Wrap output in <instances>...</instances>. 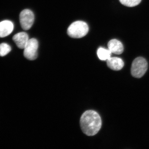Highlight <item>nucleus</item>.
Instances as JSON below:
<instances>
[{
	"mask_svg": "<svg viewBox=\"0 0 149 149\" xmlns=\"http://www.w3.org/2000/svg\"><path fill=\"white\" fill-rule=\"evenodd\" d=\"M80 124L81 129L85 135L94 136L98 133L101 128V118L95 111H87L80 118Z\"/></svg>",
	"mask_w": 149,
	"mask_h": 149,
	"instance_id": "1",
	"label": "nucleus"
},
{
	"mask_svg": "<svg viewBox=\"0 0 149 149\" xmlns=\"http://www.w3.org/2000/svg\"><path fill=\"white\" fill-rule=\"evenodd\" d=\"M89 27L83 21H77L72 23L67 30L68 36L73 38H81L88 34Z\"/></svg>",
	"mask_w": 149,
	"mask_h": 149,
	"instance_id": "2",
	"label": "nucleus"
},
{
	"mask_svg": "<svg viewBox=\"0 0 149 149\" xmlns=\"http://www.w3.org/2000/svg\"><path fill=\"white\" fill-rule=\"evenodd\" d=\"M148 68V63L146 59L139 57L135 59L132 63L131 74L136 78H141L146 72Z\"/></svg>",
	"mask_w": 149,
	"mask_h": 149,
	"instance_id": "3",
	"label": "nucleus"
},
{
	"mask_svg": "<svg viewBox=\"0 0 149 149\" xmlns=\"http://www.w3.org/2000/svg\"><path fill=\"white\" fill-rule=\"evenodd\" d=\"M38 42L35 38H32L28 41L24 49V56L29 60H35L37 58Z\"/></svg>",
	"mask_w": 149,
	"mask_h": 149,
	"instance_id": "4",
	"label": "nucleus"
},
{
	"mask_svg": "<svg viewBox=\"0 0 149 149\" xmlns=\"http://www.w3.org/2000/svg\"><path fill=\"white\" fill-rule=\"evenodd\" d=\"M34 13L29 10H24L19 14L20 25L24 30H29L31 28L34 23Z\"/></svg>",
	"mask_w": 149,
	"mask_h": 149,
	"instance_id": "5",
	"label": "nucleus"
},
{
	"mask_svg": "<svg viewBox=\"0 0 149 149\" xmlns=\"http://www.w3.org/2000/svg\"><path fill=\"white\" fill-rule=\"evenodd\" d=\"M13 40L19 48L24 49L29 41V37L27 33L21 32L13 36Z\"/></svg>",
	"mask_w": 149,
	"mask_h": 149,
	"instance_id": "6",
	"label": "nucleus"
},
{
	"mask_svg": "<svg viewBox=\"0 0 149 149\" xmlns=\"http://www.w3.org/2000/svg\"><path fill=\"white\" fill-rule=\"evenodd\" d=\"M14 25L11 21L4 20L0 22V37L3 38L10 35L13 31Z\"/></svg>",
	"mask_w": 149,
	"mask_h": 149,
	"instance_id": "7",
	"label": "nucleus"
},
{
	"mask_svg": "<svg viewBox=\"0 0 149 149\" xmlns=\"http://www.w3.org/2000/svg\"><path fill=\"white\" fill-rule=\"evenodd\" d=\"M108 47L111 53L119 55L123 52V45L120 41L116 39H113L108 43Z\"/></svg>",
	"mask_w": 149,
	"mask_h": 149,
	"instance_id": "8",
	"label": "nucleus"
},
{
	"mask_svg": "<svg viewBox=\"0 0 149 149\" xmlns=\"http://www.w3.org/2000/svg\"><path fill=\"white\" fill-rule=\"evenodd\" d=\"M107 63L109 68L115 71L122 69L124 65L122 59L118 57H110L107 60Z\"/></svg>",
	"mask_w": 149,
	"mask_h": 149,
	"instance_id": "9",
	"label": "nucleus"
},
{
	"mask_svg": "<svg viewBox=\"0 0 149 149\" xmlns=\"http://www.w3.org/2000/svg\"><path fill=\"white\" fill-rule=\"evenodd\" d=\"M111 53L109 49L100 48L98 49L97 54L99 58L102 61H107L111 57Z\"/></svg>",
	"mask_w": 149,
	"mask_h": 149,
	"instance_id": "10",
	"label": "nucleus"
},
{
	"mask_svg": "<svg viewBox=\"0 0 149 149\" xmlns=\"http://www.w3.org/2000/svg\"><path fill=\"white\" fill-rule=\"evenodd\" d=\"M11 48L10 46L6 43L0 44V56H4L10 52Z\"/></svg>",
	"mask_w": 149,
	"mask_h": 149,
	"instance_id": "11",
	"label": "nucleus"
},
{
	"mask_svg": "<svg viewBox=\"0 0 149 149\" xmlns=\"http://www.w3.org/2000/svg\"><path fill=\"white\" fill-rule=\"evenodd\" d=\"M123 5L129 7H133L138 6L141 2V0H119Z\"/></svg>",
	"mask_w": 149,
	"mask_h": 149,
	"instance_id": "12",
	"label": "nucleus"
}]
</instances>
